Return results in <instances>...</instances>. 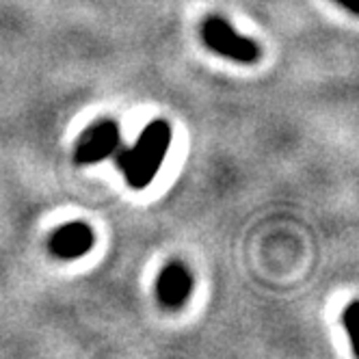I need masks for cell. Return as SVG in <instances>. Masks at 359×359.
<instances>
[{
    "label": "cell",
    "instance_id": "1",
    "mask_svg": "<svg viewBox=\"0 0 359 359\" xmlns=\"http://www.w3.org/2000/svg\"><path fill=\"white\" fill-rule=\"evenodd\" d=\"M171 145V126L163 119L145 126L135 147L115 149V163L123 171L126 182L133 191H143L156 177L165 154Z\"/></svg>",
    "mask_w": 359,
    "mask_h": 359
},
{
    "label": "cell",
    "instance_id": "2",
    "mask_svg": "<svg viewBox=\"0 0 359 359\" xmlns=\"http://www.w3.org/2000/svg\"><path fill=\"white\" fill-rule=\"evenodd\" d=\"M201 39L212 53L238 63H255L260 59V46L238 35L225 20L208 18L201 27Z\"/></svg>",
    "mask_w": 359,
    "mask_h": 359
},
{
    "label": "cell",
    "instance_id": "3",
    "mask_svg": "<svg viewBox=\"0 0 359 359\" xmlns=\"http://www.w3.org/2000/svg\"><path fill=\"white\" fill-rule=\"evenodd\" d=\"M119 147V126L113 119L97 121L81 135L74 151L76 165H93L113 156Z\"/></svg>",
    "mask_w": 359,
    "mask_h": 359
},
{
    "label": "cell",
    "instance_id": "4",
    "mask_svg": "<svg viewBox=\"0 0 359 359\" xmlns=\"http://www.w3.org/2000/svg\"><path fill=\"white\" fill-rule=\"evenodd\" d=\"M93 241H95L93 229L83 221H74L59 227L53 234V238H50L48 247L53 251V255H57L61 260H76L89 253Z\"/></svg>",
    "mask_w": 359,
    "mask_h": 359
},
{
    "label": "cell",
    "instance_id": "5",
    "mask_svg": "<svg viewBox=\"0 0 359 359\" xmlns=\"http://www.w3.org/2000/svg\"><path fill=\"white\" fill-rule=\"evenodd\" d=\"M191 290H193V277H191L189 269L180 262L165 266V271L161 273V277L156 281L158 301L165 307H171V310L184 305L191 297Z\"/></svg>",
    "mask_w": 359,
    "mask_h": 359
},
{
    "label": "cell",
    "instance_id": "6",
    "mask_svg": "<svg viewBox=\"0 0 359 359\" xmlns=\"http://www.w3.org/2000/svg\"><path fill=\"white\" fill-rule=\"evenodd\" d=\"M357 323H359V303L357 301H353L348 307H346V312L342 314V325L346 327V331H348V338H351V344H353V351L355 353H359V336H357Z\"/></svg>",
    "mask_w": 359,
    "mask_h": 359
},
{
    "label": "cell",
    "instance_id": "7",
    "mask_svg": "<svg viewBox=\"0 0 359 359\" xmlns=\"http://www.w3.org/2000/svg\"><path fill=\"white\" fill-rule=\"evenodd\" d=\"M336 3L342 5V7H346V9H348L351 13H355V15L359 13V0H336Z\"/></svg>",
    "mask_w": 359,
    "mask_h": 359
}]
</instances>
